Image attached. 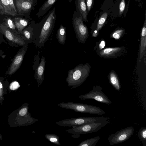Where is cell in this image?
Returning a JSON list of instances; mask_svg holds the SVG:
<instances>
[{
  "label": "cell",
  "instance_id": "1",
  "mask_svg": "<svg viewBox=\"0 0 146 146\" xmlns=\"http://www.w3.org/2000/svg\"><path fill=\"white\" fill-rule=\"evenodd\" d=\"M55 8L50 10L40 22L35 23L32 42L37 48H42L51 34L56 23Z\"/></svg>",
  "mask_w": 146,
  "mask_h": 146
},
{
  "label": "cell",
  "instance_id": "2",
  "mask_svg": "<svg viewBox=\"0 0 146 146\" xmlns=\"http://www.w3.org/2000/svg\"><path fill=\"white\" fill-rule=\"evenodd\" d=\"M90 70L89 64H80L68 72L66 81L68 86L75 88L82 85L88 76Z\"/></svg>",
  "mask_w": 146,
  "mask_h": 146
},
{
  "label": "cell",
  "instance_id": "3",
  "mask_svg": "<svg viewBox=\"0 0 146 146\" xmlns=\"http://www.w3.org/2000/svg\"><path fill=\"white\" fill-rule=\"evenodd\" d=\"M58 105L61 108L72 110L76 112L100 115H102L105 113L99 107L81 103L63 102L58 104Z\"/></svg>",
  "mask_w": 146,
  "mask_h": 146
},
{
  "label": "cell",
  "instance_id": "4",
  "mask_svg": "<svg viewBox=\"0 0 146 146\" xmlns=\"http://www.w3.org/2000/svg\"><path fill=\"white\" fill-rule=\"evenodd\" d=\"M72 23L78 42L84 43L88 36V28L84 24L82 16L76 11H74L73 15Z\"/></svg>",
  "mask_w": 146,
  "mask_h": 146
},
{
  "label": "cell",
  "instance_id": "5",
  "mask_svg": "<svg viewBox=\"0 0 146 146\" xmlns=\"http://www.w3.org/2000/svg\"><path fill=\"white\" fill-rule=\"evenodd\" d=\"M109 118L104 117H80L66 119L56 122V124L63 127H76L88 123L102 122Z\"/></svg>",
  "mask_w": 146,
  "mask_h": 146
},
{
  "label": "cell",
  "instance_id": "6",
  "mask_svg": "<svg viewBox=\"0 0 146 146\" xmlns=\"http://www.w3.org/2000/svg\"><path fill=\"white\" fill-rule=\"evenodd\" d=\"M108 120L105 121L92 123L73 127L71 128L66 131L73 135L79 136L81 134H85L96 132L101 129L109 123Z\"/></svg>",
  "mask_w": 146,
  "mask_h": 146
},
{
  "label": "cell",
  "instance_id": "7",
  "mask_svg": "<svg viewBox=\"0 0 146 146\" xmlns=\"http://www.w3.org/2000/svg\"><path fill=\"white\" fill-rule=\"evenodd\" d=\"M102 88L99 85L93 86L92 90L88 93L79 96L82 100L93 99L106 104H110L111 102L102 91Z\"/></svg>",
  "mask_w": 146,
  "mask_h": 146
},
{
  "label": "cell",
  "instance_id": "8",
  "mask_svg": "<svg viewBox=\"0 0 146 146\" xmlns=\"http://www.w3.org/2000/svg\"><path fill=\"white\" fill-rule=\"evenodd\" d=\"M134 131V127L130 126L111 134L108 139L110 144L113 145L126 141L133 135Z\"/></svg>",
  "mask_w": 146,
  "mask_h": 146
},
{
  "label": "cell",
  "instance_id": "9",
  "mask_svg": "<svg viewBox=\"0 0 146 146\" xmlns=\"http://www.w3.org/2000/svg\"><path fill=\"white\" fill-rule=\"evenodd\" d=\"M28 48L26 44L17 52L13 60L6 72V74L11 75L16 72L21 66L24 56Z\"/></svg>",
  "mask_w": 146,
  "mask_h": 146
},
{
  "label": "cell",
  "instance_id": "10",
  "mask_svg": "<svg viewBox=\"0 0 146 146\" xmlns=\"http://www.w3.org/2000/svg\"><path fill=\"white\" fill-rule=\"evenodd\" d=\"M0 32L10 42L14 44L23 46L27 44L22 36L17 35V33L7 28L4 24H0Z\"/></svg>",
  "mask_w": 146,
  "mask_h": 146
},
{
  "label": "cell",
  "instance_id": "11",
  "mask_svg": "<svg viewBox=\"0 0 146 146\" xmlns=\"http://www.w3.org/2000/svg\"><path fill=\"white\" fill-rule=\"evenodd\" d=\"M15 5L18 13L20 15L29 14L35 8L29 1L26 0H16Z\"/></svg>",
  "mask_w": 146,
  "mask_h": 146
},
{
  "label": "cell",
  "instance_id": "12",
  "mask_svg": "<svg viewBox=\"0 0 146 146\" xmlns=\"http://www.w3.org/2000/svg\"><path fill=\"white\" fill-rule=\"evenodd\" d=\"M45 64V58L42 56L40 62L38 63L37 67L35 70L34 78L37 81L38 87L41 86L44 80Z\"/></svg>",
  "mask_w": 146,
  "mask_h": 146
},
{
  "label": "cell",
  "instance_id": "13",
  "mask_svg": "<svg viewBox=\"0 0 146 146\" xmlns=\"http://www.w3.org/2000/svg\"><path fill=\"white\" fill-rule=\"evenodd\" d=\"M76 11L82 16L83 21L87 22V13L85 0H75Z\"/></svg>",
  "mask_w": 146,
  "mask_h": 146
},
{
  "label": "cell",
  "instance_id": "14",
  "mask_svg": "<svg viewBox=\"0 0 146 146\" xmlns=\"http://www.w3.org/2000/svg\"><path fill=\"white\" fill-rule=\"evenodd\" d=\"M35 22L33 21L27 27L24 29L21 32L22 37L27 44L32 42L33 35V30Z\"/></svg>",
  "mask_w": 146,
  "mask_h": 146
},
{
  "label": "cell",
  "instance_id": "15",
  "mask_svg": "<svg viewBox=\"0 0 146 146\" xmlns=\"http://www.w3.org/2000/svg\"><path fill=\"white\" fill-rule=\"evenodd\" d=\"M57 0H46L39 9L36 14L40 18L46 14L50 10Z\"/></svg>",
  "mask_w": 146,
  "mask_h": 146
},
{
  "label": "cell",
  "instance_id": "16",
  "mask_svg": "<svg viewBox=\"0 0 146 146\" xmlns=\"http://www.w3.org/2000/svg\"><path fill=\"white\" fill-rule=\"evenodd\" d=\"M122 50L121 47L107 48L102 50L100 53V56L104 57H111L116 56Z\"/></svg>",
  "mask_w": 146,
  "mask_h": 146
},
{
  "label": "cell",
  "instance_id": "17",
  "mask_svg": "<svg viewBox=\"0 0 146 146\" xmlns=\"http://www.w3.org/2000/svg\"><path fill=\"white\" fill-rule=\"evenodd\" d=\"M146 11L145 15V21L143 27L141 35V40L140 46V58L143 56L146 44Z\"/></svg>",
  "mask_w": 146,
  "mask_h": 146
},
{
  "label": "cell",
  "instance_id": "18",
  "mask_svg": "<svg viewBox=\"0 0 146 146\" xmlns=\"http://www.w3.org/2000/svg\"><path fill=\"white\" fill-rule=\"evenodd\" d=\"M13 21L16 28L18 30V33L20 34L28 25L29 20L18 17L15 18L13 19Z\"/></svg>",
  "mask_w": 146,
  "mask_h": 146
},
{
  "label": "cell",
  "instance_id": "19",
  "mask_svg": "<svg viewBox=\"0 0 146 146\" xmlns=\"http://www.w3.org/2000/svg\"><path fill=\"white\" fill-rule=\"evenodd\" d=\"M56 38L58 42L62 45H64L66 38V29L65 26L62 24L57 30L56 34Z\"/></svg>",
  "mask_w": 146,
  "mask_h": 146
},
{
  "label": "cell",
  "instance_id": "20",
  "mask_svg": "<svg viewBox=\"0 0 146 146\" xmlns=\"http://www.w3.org/2000/svg\"><path fill=\"white\" fill-rule=\"evenodd\" d=\"M109 80L111 84L118 91L121 89V86L117 76L113 72H111L109 77Z\"/></svg>",
  "mask_w": 146,
  "mask_h": 146
},
{
  "label": "cell",
  "instance_id": "21",
  "mask_svg": "<svg viewBox=\"0 0 146 146\" xmlns=\"http://www.w3.org/2000/svg\"><path fill=\"white\" fill-rule=\"evenodd\" d=\"M108 17V13H103L99 19L96 27V30L93 33V35L96 36L98 34L99 31L101 29L104 24Z\"/></svg>",
  "mask_w": 146,
  "mask_h": 146
},
{
  "label": "cell",
  "instance_id": "22",
  "mask_svg": "<svg viewBox=\"0 0 146 146\" xmlns=\"http://www.w3.org/2000/svg\"><path fill=\"white\" fill-rule=\"evenodd\" d=\"M5 14L15 16L17 15L9 5L8 0H0Z\"/></svg>",
  "mask_w": 146,
  "mask_h": 146
},
{
  "label": "cell",
  "instance_id": "23",
  "mask_svg": "<svg viewBox=\"0 0 146 146\" xmlns=\"http://www.w3.org/2000/svg\"><path fill=\"white\" fill-rule=\"evenodd\" d=\"M100 138L99 136L87 139L80 143L78 146H95Z\"/></svg>",
  "mask_w": 146,
  "mask_h": 146
},
{
  "label": "cell",
  "instance_id": "24",
  "mask_svg": "<svg viewBox=\"0 0 146 146\" xmlns=\"http://www.w3.org/2000/svg\"><path fill=\"white\" fill-rule=\"evenodd\" d=\"M45 137L50 142L55 144L60 145L59 137L57 135L53 134L47 133L45 135Z\"/></svg>",
  "mask_w": 146,
  "mask_h": 146
},
{
  "label": "cell",
  "instance_id": "25",
  "mask_svg": "<svg viewBox=\"0 0 146 146\" xmlns=\"http://www.w3.org/2000/svg\"><path fill=\"white\" fill-rule=\"evenodd\" d=\"M138 136L144 146H146V128L142 127L139 130Z\"/></svg>",
  "mask_w": 146,
  "mask_h": 146
},
{
  "label": "cell",
  "instance_id": "26",
  "mask_svg": "<svg viewBox=\"0 0 146 146\" xmlns=\"http://www.w3.org/2000/svg\"><path fill=\"white\" fill-rule=\"evenodd\" d=\"M4 25L8 29L17 33V32L15 31L16 28L14 22L10 18H8L5 19Z\"/></svg>",
  "mask_w": 146,
  "mask_h": 146
},
{
  "label": "cell",
  "instance_id": "27",
  "mask_svg": "<svg viewBox=\"0 0 146 146\" xmlns=\"http://www.w3.org/2000/svg\"><path fill=\"white\" fill-rule=\"evenodd\" d=\"M123 29H119L116 30L112 34V36L116 39H118L124 33Z\"/></svg>",
  "mask_w": 146,
  "mask_h": 146
},
{
  "label": "cell",
  "instance_id": "28",
  "mask_svg": "<svg viewBox=\"0 0 146 146\" xmlns=\"http://www.w3.org/2000/svg\"><path fill=\"white\" fill-rule=\"evenodd\" d=\"M28 104H25L23 107L20 110L19 115L21 116H24L29 113L28 111Z\"/></svg>",
  "mask_w": 146,
  "mask_h": 146
},
{
  "label": "cell",
  "instance_id": "29",
  "mask_svg": "<svg viewBox=\"0 0 146 146\" xmlns=\"http://www.w3.org/2000/svg\"><path fill=\"white\" fill-rule=\"evenodd\" d=\"M125 0H121L119 6V14L121 15L125 10Z\"/></svg>",
  "mask_w": 146,
  "mask_h": 146
},
{
  "label": "cell",
  "instance_id": "30",
  "mask_svg": "<svg viewBox=\"0 0 146 146\" xmlns=\"http://www.w3.org/2000/svg\"><path fill=\"white\" fill-rule=\"evenodd\" d=\"M86 3V5L87 9L88 12L90 11L94 2V0H85Z\"/></svg>",
  "mask_w": 146,
  "mask_h": 146
},
{
  "label": "cell",
  "instance_id": "31",
  "mask_svg": "<svg viewBox=\"0 0 146 146\" xmlns=\"http://www.w3.org/2000/svg\"><path fill=\"white\" fill-rule=\"evenodd\" d=\"M20 86L18 82H14L11 84L10 86V88L11 90H15L17 89Z\"/></svg>",
  "mask_w": 146,
  "mask_h": 146
},
{
  "label": "cell",
  "instance_id": "32",
  "mask_svg": "<svg viewBox=\"0 0 146 146\" xmlns=\"http://www.w3.org/2000/svg\"><path fill=\"white\" fill-rule=\"evenodd\" d=\"M8 1L9 2V5H10L14 12L17 15L18 14L17 11L15 7L13 0H8Z\"/></svg>",
  "mask_w": 146,
  "mask_h": 146
},
{
  "label": "cell",
  "instance_id": "33",
  "mask_svg": "<svg viewBox=\"0 0 146 146\" xmlns=\"http://www.w3.org/2000/svg\"><path fill=\"white\" fill-rule=\"evenodd\" d=\"M2 79L0 78V100L3 98V86L2 83Z\"/></svg>",
  "mask_w": 146,
  "mask_h": 146
},
{
  "label": "cell",
  "instance_id": "34",
  "mask_svg": "<svg viewBox=\"0 0 146 146\" xmlns=\"http://www.w3.org/2000/svg\"><path fill=\"white\" fill-rule=\"evenodd\" d=\"M30 2L33 5L35 8V6L37 4V0H26Z\"/></svg>",
  "mask_w": 146,
  "mask_h": 146
},
{
  "label": "cell",
  "instance_id": "35",
  "mask_svg": "<svg viewBox=\"0 0 146 146\" xmlns=\"http://www.w3.org/2000/svg\"><path fill=\"white\" fill-rule=\"evenodd\" d=\"M105 45V42L104 41H102L99 45V47L100 48V49H102L104 47Z\"/></svg>",
  "mask_w": 146,
  "mask_h": 146
},
{
  "label": "cell",
  "instance_id": "36",
  "mask_svg": "<svg viewBox=\"0 0 146 146\" xmlns=\"http://www.w3.org/2000/svg\"><path fill=\"white\" fill-rule=\"evenodd\" d=\"M3 52L1 50H0V57L3 54Z\"/></svg>",
  "mask_w": 146,
  "mask_h": 146
},
{
  "label": "cell",
  "instance_id": "37",
  "mask_svg": "<svg viewBox=\"0 0 146 146\" xmlns=\"http://www.w3.org/2000/svg\"><path fill=\"white\" fill-rule=\"evenodd\" d=\"M0 13L1 14H2V15L3 14V13L2 11L1 10V9L0 8Z\"/></svg>",
  "mask_w": 146,
  "mask_h": 146
},
{
  "label": "cell",
  "instance_id": "38",
  "mask_svg": "<svg viewBox=\"0 0 146 146\" xmlns=\"http://www.w3.org/2000/svg\"><path fill=\"white\" fill-rule=\"evenodd\" d=\"M3 139V138L2 137V136L1 135V134L0 133V139L1 140H2Z\"/></svg>",
  "mask_w": 146,
  "mask_h": 146
},
{
  "label": "cell",
  "instance_id": "39",
  "mask_svg": "<svg viewBox=\"0 0 146 146\" xmlns=\"http://www.w3.org/2000/svg\"><path fill=\"white\" fill-rule=\"evenodd\" d=\"M68 1L70 3H71V2L73 1V0H68Z\"/></svg>",
  "mask_w": 146,
  "mask_h": 146
},
{
  "label": "cell",
  "instance_id": "40",
  "mask_svg": "<svg viewBox=\"0 0 146 146\" xmlns=\"http://www.w3.org/2000/svg\"><path fill=\"white\" fill-rule=\"evenodd\" d=\"M137 0H136V1H137Z\"/></svg>",
  "mask_w": 146,
  "mask_h": 146
}]
</instances>
